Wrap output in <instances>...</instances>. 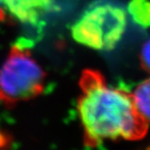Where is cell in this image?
Masks as SVG:
<instances>
[{
    "label": "cell",
    "instance_id": "1",
    "mask_svg": "<svg viewBox=\"0 0 150 150\" xmlns=\"http://www.w3.org/2000/svg\"><path fill=\"white\" fill-rule=\"evenodd\" d=\"M79 84L78 112L87 146H96L108 139L138 140L146 136L148 122L137 110L132 94L110 87L95 70L83 71Z\"/></svg>",
    "mask_w": 150,
    "mask_h": 150
},
{
    "label": "cell",
    "instance_id": "2",
    "mask_svg": "<svg viewBox=\"0 0 150 150\" xmlns=\"http://www.w3.org/2000/svg\"><path fill=\"white\" fill-rule=\"evenodd\" d=\"M45 73L30 52L14 46L0 69V100L6 107L32 100L44 90Z\"/></svg>",
    "mask_w": 150,
    "mask_h": 150
},
{
    "label": "cell",
    "instance_id": "3",
    "mask_svg": "<svg viewBox=\"0 0 150 150\" xmlns=\"http://www.w3.org/2000/svg\"><path fill=\"white\" fill-rule=\"evenodd\" d=\"M127 14L120 6L100 3L90 6L71 26L79 44L95 50H112L126 30Z\"/></svg>",
    "mask_w": 150,
    "mask_h": 150
},
{
    "label": "cell",
    "instance_id": "4",
    "mask_svg": "<svg viewBox=\"0 0 150 150\" xmlns=\"http://www.w3.org/2000/svg\"><path fill=\"white\" fill-rule=\"evenodd\" d=\"M9 12L21 22L35 25L53 7L52 0H2Z\"/></svg>",
    "mask_w": 150,
    "mask_h": 150
},
{
    "label": "cell",
    "instance_id": "5",
    "mask_svg": "<svg viewBox=\"0 0 150 150\" xmlns=\"http://www.w3.org/2000/svg\"><path fill=\"white\" fill-rule=\"evenodd\" d=\"M132 97L137 110L147 122H150V78L138 85Z\"/></svg>",
    "mask_w": 150,
    "mask_h": 150
},
{
    "label": "cell",
    "instance_id": "6",
    "mask_svg": "<svg viewBox=\"0 0 150 150\" xmlns=\"http://www.w3.org/2000/svg\"><path fill=\"white\" fill-rule=\"evenodd\" d=\"M128 13L135 23L143 28H150V0H131Z\"/></svg>",
    "mask_w": 150,
    "mask_h": 150
},
{
    "label": "cell",
    "instance_id": "7",
    "mask_svg": "<svg viewBox=\"0 0 150 150\" xmlns=\"http://www.w3.org/2000/svg\"><path fill=\"white\" fill-rule=\"evenodd\" d=\"M140 62L143 69L150 72V38L145 42L141 49Z\"/></svg>",
    "mask_w": 150,
    "mask_h": 150
},
{
    "label": "cell",
    "instance_id": "8",
    "mask_svg": "<svg viewBox=\"0 0 150 150\" xmlns=\"http://www.w3.org/2000/svg\"><path fill=\"white\" fill-rule=\"evenodd\" d=\"M10 143L8 137L5 134L0 131V147H6L7 146V145Z\"/></svg>",
    "mask_w": 150,
    "mask_h": 150
}]
</instances>
